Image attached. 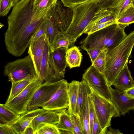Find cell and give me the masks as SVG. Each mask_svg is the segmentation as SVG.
<instances>
[{"instance_id": "cell-1", "label": "cell", "mask_w": 134, "mask_h": 134, "mask_svg": "<svg viewBox=\"0 0 134 134\" xmlns=\"http://www.w3.org/2000/svg\"><path fill=\"white\" fill-rule=\"evenodd\" d=\"M34 0H20L13 7L7 18L4 41L8 52L16 57L24 53L40 25L51 16L54 5L37 9L34 7Z\"/></svg>"}, {"instance_id": "cell-2", "label": "cell", "mask_w": 134, "mask_h": 134, "mask_svg": "<svg viewBox=\"0 0 134 134\" xmlns=\"http://www.w3.org/2000/svg\"><path fill=\"white\" fill-rule=\"evenodd\" d=\"M134 46V31L106 53L103 74L109 86L113 85L119 74L128 62Z\"/></svg>"}, {"instance_id": "cell-3", "label": "cell", "mask_w": 134, "mask_h": 134, "mask_svg": "<svg viewBox=\"0 0 134 134\" xmlns=\"http://www.w3.org/2000/svg\"><path fill=\"white\" fill-rule=\"evenodd\" d=\"M127 26L115 24L88 35L80 43L83 49H96L108 52L118 45L126 37Z\"/></svg>"}, {"instance_id": "cell-4", "label": "cell", "mask_w": 134, "mask_h": 134, "mask_svg": "<svg viewBox=\"0 0 134 134\" xmlns=\"http://www.w3.org/2000/svg\"><path fill=\"white\" fill-rule=\"evenodd\" d=\"M72 9V20L65 32L78 38L83 34L94 14L100 8L98 2L90 0Z\"/></svg>"}, {"instance_id": "cell-5", "label": "cell", "mask_w": 134, "mask_h": 134, "mask_svg": "<svg viewBox=\"0 0 134 134\" xmlns=\"http://www.w3.org/2000/svg\"><path fill=\"white\" fill-rule=\"evenodd\" d=\"M91 96L102 134H105L107 128L111 125L112 118L117 117L120 115L117 108L111 101L101 96L93 91Z\"/></svg>"}, {"instance_id": "cell-6", "label": "cell", "mask_w": 134, "mask_h": 134, "mask_svg": "<svg viewBox=\"0 0 134 134\" xmlns=\"http://www.w3.org/2000/svg\"><path fill=\"white\" fill-rule=\"evenodd\" d=\"M3 73L12 83L22 80L29 75L37 76L29 55L8 63L4 66Z\"/></svg>"}, {"instance_id": "cell-7", "label": "cell", "mask_w": 134, "mask_h": 134, "mask_svg": "<svg viewBox=\"0 0 134 134\" xmlns=\"http://www.w3.org/2000/svg\"><path fill=\"white\" fill-rule=\"evenodd\" d=\"M83 80L88 83L93 91L101 96L111 101L109 87L103 73L91 65L83 75Z\"/></svg>"}, {"instance_id": "cell-8", "label": "cell", "mask_w": 134, "mask_h": 134, "mask_svg": "<svg viewBox=\"0 0 134 134\" xmlns=\"http://www.w3.org/2000/svg\"><path fill=\"white\" fill-rule=\"evenodd\" d=\"M41 83L38 78L33 80L25 89L4 105L17 114L27 112L28 105L34 93Z\"/></svg>"}, {"instance_id": "cell-9", "label": "cell", "mask_w": 134, "mask_h": 134, "mask_svg": "<svg viewBox=\"0 0 134 134\" xmlns=\"http://www.w3.org/2000/svg\"><path fill=\"white\" fill-rule=\"evenodd\" d=\"M64 79L58 81L41 84L34 93L27 107V111H32L42 107L50 99L58 89Z\"/></svg>"}, {"instance_id": "cell-10", "label": "cell", "mask_w": 134, "mask_h": 134, "mask_svg": "<svg viewBox=\"0 0 134 134\" xmlns=\"http://www.w3.org/2000/svg\"><path fill=\"white\" fill-rule=\"evenodd\" d=\"M73 17L72 9L65 7L57 0L52 8L51 18L60 31H66L71 24Z\"/></svg>"}, {"instance_id": "cell-11", "label": "cell", "mask_w": 134, "mask_h": 134, "mask_svg": "<svg viewBox=\"0 0 134 134\" xmlns=\"http://www.w3.org/2000/svg\"><path fill=\"white\" fill-rule=\"evenodd\" d=\"M68 85L65 80L49 100L42 107L43 109L45 110L55 111L68 108L69 103Z\"/></svg>"}, {"instance_id": "cell-12", "label": "cell", "mask_w": 134, "mask_h": 134, "mask_svg": "<svg viewBox=\"0 0 134 134\" xmlns=\"http://www.w3.org/2000/svg\"><path fill=\"white\" fill-rule=\"evenodd\" d=\"M111 93V101L118 110L120 115H124L134 108V99L130 98L124 92L113 88L110 86Z\"/></svg>"}, {"instance_id": "cell-13", "label": "cell", "mask_w": 134, "mask_h": 134, "mask_svg": "<svg viewBox=\"0 0 134 134\" xmlns=\"http://www.w3.org/2000/svg\"><path fill=\"white\" fill-rule=\"evenodd\" d=\"M47 36L46 34L43 35L36 41L31 43L28 47V53L32 60L37 76L40 71Z\"/></svg>"}, {"instance_id": "cell-14", "label": "cell", "mask_w": 134, "mask_h": 134, "mask_svg": "<svg viewBox=\"0 0 134 134\" xmlns=\"http://www.w3.org/2000/svg\"><path fill=\"white\" fill-rule=\"evenodd\" d=\"M59 117L58 110H46L36 117L30 124L35 134L37 130L47 125H55L59 121Z\"/></svg>"}, {"instance_id": "cell-15", "label": "cell", "mask_w": 134, "mask_h": 134, "mask_svg": "<svg viewBox=\"0 0 134 134\" xmlns=\"http://www.w3.org/2000/svg\"><path fill=\"white\" fill-rule=\"evenodd\" d=\"M43 109L37 108L20 115L19 118L10 125L16 134H23L26 128L37 116L44 111Z\"/></svg>"}, {"instance_id": "cell-16", "label": "cell", "mask_w": 134, "mask_h": 134, "mask_svg": "<svg viewBox=\"0 0 134 134\" xmlns=\"http://www.w3.org/2000/svg\"><path fill=\"white\" fill-rule=\"evenodd\" d=\"M127 62L115 80L113 85L116 89L122 92L134 87V81Z\"/></svg>"}, {"instance_id": "cell-17", "label": "cell", "mask_w": 134, "mask_h": 134, "mask_svg": "<svg viewBox=\"0 0 134 134\" xmlns=\"http://www.w3.org/2000/svg\"><path fill=\"white\" fill-rule=\"evenodd\" d=\"M69 48H61L51 52L50 58L56 69L64 76L67 66L66 55Z\"/></svg>"}, {"instance_id": "cell-18", "label": "cell", "mask_w": 134, "mask_h": 134, "mask_svg": "<svg viewBox=\"0 0 134 134\" xmlns=\"http://www.w3.org/2000/svg\"><path fill=\"white\" fill-rule=\"evenodd\" d=\"M93 91L86 80H83L79 82L75 114L79 115L85 104L88 96L92 93Z\"/></svg>"}, {"instance_id": "cell-19", "label": "cell", "mask_w": 134, "mask_h": 134, "mask_svg": "<svg viewBox=\"0 0 134 134\" xmlns=\"http://www.w3.org/2000/svg\"><path fill=\"white\" fill-rule=\"evenodd\" d=\"M51 52L49 38L47 35L41 61L40 71L38 76V80L41 84L47 81L49 61Z\"/></svg>"}, {"instance_id": "cell-20", "label": "cell", "mask_w": 134, "mask_h": 134, "mask_svg": "<svg viewBox=\"0 0 134 134\" xmlns=\"http://www.w3.org/2000/svg\"><path fill=\"white\" fill-rule=\"evenodd\" d=\"M77 38L65 32H60L53 43L51 44V52L63 47H71L74 46Z\"/></svg>"}, {"instance_id": "cell-21", "label": "cell", "mask_w": 134, "mask_h": 134, "mask_svg": "<svg viewBox=\"0 0 134 134\" xmlns=\"http://www.w3.org/2000/svg\"><path fill=\"white\" fill-rule=\"evenodd\" d=\"M116 19V15L108 9H100L95 13L84 31L96 25Z\"/></svg>"}, {"instance_id": "cell-22", "label": "cell", "mask_w": 134, "mask_h": 134, "mask_svg": "<svg viewBox=\"0 0 134 134\" xmlns=\"http://www.w3.org/2000/svg\"><path fill=\"white\" fill-rule=\"evenodd\" d=\"M91 94L88 96L85 104L78 115L81 125L83 134H91L89 122L90 107L92 101Z\"/></svg>"}, {"instance_id": "cell-23", "label": "cell", "mask_w": 134, "mask_h": 134, "mask_svg": "<svg viewBox=\"0 0 134 134\" xmlns=\"http://www.w3.org/2000/svg\"><path fill=\"white\" fill-rule=\"evenodd\" d=\"M37 78V76L29 75L22 80L12 83L9 95L7 102L12 99L25 89L33 80Z\"/></svg>"}, {"instance_id": "cell-24", "label": "cell", "mask_w": 134, "mask_h": 134, "mask_svg": "<svg viewBox=\"0 0 134 134\" xmlns=\"http://www.w3.org/2000/svg\"><path fill=\"white\" fill-rule=\"evenodd\" d=\"M79 82L73 80L68 83V94L69 103L67 113L70 115L74 114L77 101Z\"/></svg>"}, {"instance_id": "cell-25", "label": "cell", "mask_w": 134, "mask_h": 134, "mask_svg": "<svg viewBox=\"0 0 134 134\" xmlns=\"http://www.w3.org/2000/svg\"><path fill=\"white\" fill-rule=\"evenodd\" d=\"M82 56L78 47L74 46L69 48L66 52V59L70 68L79 66Z\"/></svg>"}, {"instance_id": "cell-26", "label": "cell", "mask_w": 134, "mask_h": 134, "mask_svg": "<svg viewBox=\"0 0 134 134\" xmlns=\"http://www.w3.org/2000/svg\"><path fill=\"white\" fill-rule=\"evenodd\" d=\"M66 109L58 110L59 114V121L55 125L59 130L70 131L74 133V127L70 115L66 111Z\"/></svg>"}, {"instance_id": "cell-27", "label": "cell", "mask_w": 134, "mask_h": 134, "mask_svg": "<svg viewBox=\"0 0 134 134\" xmlns=\"http://www.w3.org/2000/svg\"><path fill=\"white\" fill-rule=\"evenodd\" d=\"M20 116L4 104H0V124L10 125L17 120Z\"/></svg>"}, {"instance_id": "cell-28", "label": "cell", "mask_w": 134, "mask_h": 134, "mask_svg": "<svg viewBox=\"0 0 134 134\" xmlns=\"http://www.w3.org/2000/svg\"><path fill=\"white\" fill-rule=\"evenodd\" d=\"M117 23L128 26L134 23V6L130 5L116 19Z\"/></svg>"}, {"instance_id": "cell-29", "label": "cell", "mask_w": 134, "mask_h": 134, "mask_svg": "<svg viewBox=\"0 0 134 134\" xmlns=\"http://www.w3.org/2000/svg\"><path fill=\"white\" fill-rule=\"evenodd\" d=\"M132 0H114L108 9L116 16V19L131 4Z\"/></svg>"}, {"instance_id": "cell-30", "label": "cell", "mask_w": 134, "mask_h": 134, "mask_svg": "<svg viewBox=\"0 0 134 134\" xmlns=\"http://www.w3.org/2000/svg\"><path fill=\"white\" fill-rule=\"evenodd\" d=\"M106 50L102 51L99 54L92 65L101 73H103L105 65V57Z\"/></svg>"}, {"instance_id": "cell-31", "label": "cell", "mask_w": 134, "mask_h": 134, "mask_svg": "<svg viewBox=\"0 0 134 134\" xmlns=\"http://www.w3.org/2000/svg\"><path fill=\"white\" fill-rule=\"evenodd\" d=\"M51 17L48 20L47 35L49 38L51 45L54 42L60 32L59 30L55 26Z\"/></svg>"}, {"instance_id": "cell-32", "label": "cell", "mask_w": 134, "mask_h": 134, "mask_svg": "<svg viewBox=\"0 0 134 134\" xmlns=\"http://www.w3.org/2000/svg\"><path fill=\"white\" fill-rule=\"evenodd\" d=\"M49 19L45 20L41 24L33 36L31 43L36 41L44 34L48 35Z\"/></svg>"}, {"instance_id": "cell-33", "label": "cell", "mask_w": 134, "mask_h": 134, "mask_svg": "<svg viewBox=\"0 0 134 134\" xmlns=\"http://www.w3.org/2000/svg\"><path fill=\"white\" fill-rule=\"evenodd\" d=\"M14 5L13 0H0V16H6Z\"/></svg>"}, {"instance_id": "cell-34", "label": "cell", "mask_w": 134, "mask_h": 134, "mask_svg": "<svg viewBox=\"0 0 134 134\" xmlns=\"http://www.w3.org/2000/svg\"><path fill=\"white\" fill-rule=\"evenodd\" d=\"M57 0H34V7L43 10L53 7Z\"/></svg>"}, {"instance_id": "cell-35", "label": "cell", "mask_w": 134, "mask_h": 134, "mask_svg": "<svg viewBox=\"0 0 134 134\" xmlns=\"http://www.w3.org/2000/svg\"><path fill=\"white\" fill-rule=\"evenodd\" d=\"M60 134V130L55 125L47 124L41 127L35 132V134Z\"/></svg>"}, {"instance_id": "cell-36", "label": "cell", "mask_w": 134, "mask_h": 134, "mask_svg": "<svg viewBox=\"0 0 134 134\" xmlns=\"http://www.w3.org/2000/svg\"><path fill=\"white\" fill-rule=\"evenodd\" d=\"M116 23H117L116 20H111L106 23L96 25L91 27L88 30L84 31L83 33L86 34L88 35Z\"/></svg>"}, {"instance_id": "cell-37", "label": "cell", "mask_w": 134, "mask_h": 134, "mask_svg": "<svg viewBox=\"0 0 134 134\" xmlns=\"http://www.w3.org/2000/svg\"><path fill=\"white\" fill-rule=\"evenodd\" d=\"M70 116L74 127V134H83L79 116L74 114Z\"/></svg>"}, {"instance_id": "cell-38", "label": "cell", "mask_w": 134, "mask_h": 134, "mask_svg": "<svg viewBox=\"0 0 134 134\" xmlns=\"http://www.w3.org/2000/svg\"><path fill=\"white\" fill-rule=\"evenodd\" d=\"M66 7L72 9L77 6L90 0H60Z\"/></svg>"}, {"instance_id": "cell-39", "label": "cell", "mask_w": 134, "mask_h": 134, "mask_svg": "<svg viewBox=\"0 0 134 134\" xmlns=\"http://www.w3.org/2000/svg\"><path fill=\"white\" fill-rule=\"evenodd\" d=\"M96 113L93 103L92 101L90 107L89 122L91 131L92 134L93 125L94 119L96 116Z\"/></svg>"}, {"instance_id": "cell-40", "label": "cell", "mask_w": 134, "mask_h": 134, "mask_svg": "<svg viewBox=\"0 0 134 134\" xmlns=\"http://www.w3.org/2000/svg\"><path fill=\"white\" fill-rule=\"evenodd\" d=\"M0 134H16V133L10 125L0 124Z\"/></svg>"}, {"instance_id": "cell-41", "label": "cell", "mask_w": 134, "mask_h": 134, "mask_svg": "<svg viewBox=\"0 0 134 134\" xmlns=\"http://www.w3.org/2000/svg\"><path fill=\"white\" fill-rule=\"evenodd\" d=\"M85 50L89 55L92 63H93L100 53L102 51L96 49H88Z\"/></svg>"}, {"instance_id": "cell-42", "label": "cell", "mask_w": 134, "mask_h": 134, "mask_svg": "<svg viewBox=\"0 0 134 134\" xmlns=\"http://www.w3.org/2000/svg\"><path fill=\"white\" fill-rule=\"evenodd\" d=\"M92 134H102V129L96 115L94 121Z\"/></svg>"}, {"instance_id": "cell-43", "label": "cell", "mask_w": 134, "mask_h": 134, "mask_svg": "<svg viewBox=\"0 0 134 134\" xmlns=\"http://www.w3.org/2000/svg\"><path fill=\"white\" fill-rule=\"evenodd\" d=\"M114 0H102L98 3L100 9H108Z\"/></svg>"}, {"instance_id": "cell-44", "label": "cell", "mask_w": 134, "mask_h": 134, "mask_svg": "<svg viewBox=\"0 0 134 134\" xmlns=\"http://www.w3.org/2000/svg\"><path fill=\"white\" fill-rule=\"evenodd\" d=\"M127 97L134 99V87L131 88L123 92Z\"/></svg>"}, {"instance_id": "cell-45", "label": "cell", "mask_w": 134, "mask_h": 134, "mask_svg": "<svg viewBox=\"0 0 134 134\" xmlns=\"http://www.w3.org/2000/svg\"><path fill=\"white\" fill-rule=\"evenodd\" d=\"M123 134L118 129H115L110 127L108 130H106L105 134Z\"/></svg>"}, {"instance_id": "cell-46", "label": "cell", "mask_w": 134, "mask_h": 134, "mask_svg": "<svg viewBox=\"0 0 134 134\" xmlns=\"http://www.w3.org/2000/svg\"><path fill=\"white\" fill-rule=\"evenodd\" d=\"M35 134V132L32 126L30 124L25 129L23 134Z\"/></svg>"}, {"instance_id": "cell-47", "label": "cell", "mask_w": 134, "mask_h": 134, "mask_svg": "<svg viewBox=\"0 0 134 134\" xmlns=\"http://www.w3.org/2000/svg\"><path fill=\"white\" fill-rule=\"evenodd\" d=\"M60 134H74L71 131L67 130H60Z\"/></svg>"}, {"instance_id": "cell-48", "label": "cell", "mask_w": 134, "mask_h": 134, "mask_svg": "<svg viewBox=\"0 0 134 134\" xmlns=\"http://www.w3.org/2000/svg\"><path fill=\"white\" fill-rule=\"evenodd\" d=\"M20 0H13L14 5L16 3L18 2Z\"/></svg>"}, {"instance_id": "cell-49", "label": "cell", "mask_w": 134, "mask_h": 134, "mask_svg": "<svg viewBox=\"0 0 134 134\" xmlns=\"http://www.w3.org/2000/svg\"><path fill=\"white\" fill-rule=\"evenodd\" d=\"M94 0L96 1V2H98V3L100 2L102 0Z\"/></svg>"}, {"instance_id": "cell-50", "label": "cell", "mask_w": 134, "mask_h": 134, "mask_svg": "<svg viewBox=\"0 0 134 134\" xmlns=\"http://www.w3.org/2000/svg\"><path fill=\"white\" fill-rule=\"evenodd\" d=\"M133 110V111H134V108Z\"/></svg>"}]
</instances>
